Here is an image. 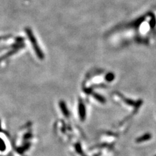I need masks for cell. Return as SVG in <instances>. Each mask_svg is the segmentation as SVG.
I'll return each mask as SVG.
<instances>
[{
  "instance_id": "3",
  "label": "cell",
  "mask_w": 156,
  "mask_h": 156,
  "mask_svg": "<svg viewBox=\"0 0 156 156\" xmlns=\"http://www.w3.org/2000/svg\"><path fill=\"white\" fill-rule=\"evenodd\" d=\"M155 23H156V19L154 14H152V18H151V22H150V26L152 27H154L155 25Z\"/></svg>"
},
{
  "instance_id": "1",
  "label": "cell",
  "mask_w": 156,
  "mask_h": 156,
  "mask_svg": "<svg viewBox=\"0 0 156 156\" xmlns=\"http://www.w3.org/2000/svg\"><path fill=\"white\" fill-rule=\"evenodd\" d=\"M27 33L28 34V36H29V39H30L31 42H32V44H33L34 49H35V51H37L36 53H37V55H38V57H40V58H43L42 53V52H41L40 49H39V48H38V46L37 45V43L35 41V37H34L32 32H31V31H29V30H27Z\"/></svg>"
},
{
  "instance_id": "2",
  "label": "cell",
  "mask_w": 156,
  "mask_h": 156,
  "mask_svg": "<svg viewBox=\"0 0 156 156\" xmlns=\"http://www.w3.org/2000/svg\"><path fill=\"white\" fill-rule=\"evenodd\" d=\"M151 137H152V135L150 134H146L144 136H141V137L137 139V142H143V141H145L146 140L150 139Z\"/></svg>"
},
{
  "instance_id": "4",
  "label": "cell",
  "mask_w": 156,
  "mask_h": 156,
  "mask_svg": "<svg viewBox=\"0 0 156 156\" xmlns=\"http://www.w3.org/2000/svg\"><path fill=\"white\" fill-rule=\"evenodd\" d=\"M5 146H4V142L2 139H0V149H4Z\"/></svg>"
},
{
  "instance_id": "5",
  "label": "cell",
  "mask_w": 156,
  "mask_h": 156,
  "mask_svg": "<svg viewBox=\"0 0 156 156\" xmlns=\"http://www.w3.org/2000/svg\"><path fill=\"white\" fill-rule=\"evenodd\" d=\"M3 38V37H0V41L1 40H2V39Z\"/></svg>"
}]
</instances>
